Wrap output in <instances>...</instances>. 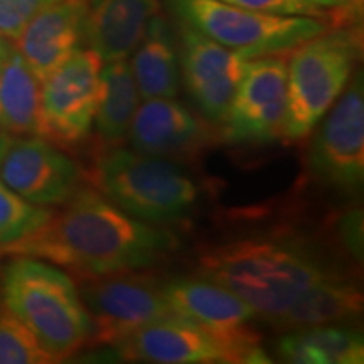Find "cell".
Wrapping results in <instances>:
<instances>
[{
    "label": "cell",
    "mask_w": 364,
    "mask_h": 364,
    "mask_svg": "<svg viewBox=\"0 0 364 364\" xmlns=\"http://www.w3.org/2000/svg\"><path fill=\"white\" fill-rule=\"evenodd\" d=\"M61 206L33 233L0 248V258H39L91 279L147 270L177 248L172 231L135 220L93 188H80Z\"/></svg>",
    "instance_id": "1"
},
{
    "label": "cell",
    "mask_w": 364,
    "mask_h": 364,
    "mask_svg": "<svg viewBox=\"0 0 364 364\" xmlns=\"http://www.w3.org/2000/svg\"><path fill=\"white\" fill-rule=\"evenodd\" d=\"M199 273L272 324L311 287L343 275L316 248L284 236L235 240L208 250L199 258Z\"/></svg>",
    "instance_id": "2"
},
{
    "label": "cell",
    "mask_w": 364,
    "mask_h": 364,
    "mask_svg": "<svg viewBox=\"0 0 364 364\" xmlns=\"http://www.w3.org/2000/svg\"><path fill=\"white\" fill-rule=\"evenodd\" d=\"M0 279L6 311L17 318L54 363L90 346L91 318L75 280L33 257H9Z\"/></svg>",
    "instance_id": "3"
},
{
    "label": "cell",
    "mask_w": 364,
    "mask_h": 364,
    "mask_svg": "<svg viewBox=\"0 0 364 364\" xmlns=\"http://www.w3.org/2000/svg\"><path fill=\"white\" fill-rule=\"evenodd\" d=\"M83 177L90 188L127 215L154 226L186 220L199 198L193 177L174 161L145 156L122 145L97 149Z\"/></svg>",
    "instance_id": "4"
},
{
    "label": "cell",
    "mask_w": 364,
    "mask_h": 364,
    "mask_svg": "<svg viewBox=\"0 0 364 364\" xmlns=\"http://www.w3.org/2000/svg\"><path fill=\"white\" fill-rule=\"evenodd\" d=\"M359 53L361 41L354 31L322 33L290 49L284 142L312 134L351 81Z\"/></svg>",
    "instance_id": "5"
},
{
    "label": "cell",
    "mask_w": 364,
    "mask_h": 364,
    "mask_svg": "<svg viewBox=\"0 0 364 364\" xmlns=\"http://www.w3.org/2000/svg\"><path fill=\"white\" fill-rule=\"evenodd\" d=\"M174 9L184 24L248 59L290 51L327 31L316 17L248 11L220 0H174Z\"/></svg>",
    "instance_id": "6"
},
{
    "label": "cell",
    "mask_w": 364,
    "mask_h": 364,
    "mask_svg": "<svg viewBox=\"0 0 364 364\" xmlns=\"http://www.w3.org/2000/svg\"><path fill=\"white\" fill-rule=\"evenodd\" d=\"M80 295L91 318L90 346H112L142 327L174 316L162 284L147 270L83 279Z\"/></svg>",
    "instance_id": "7"
},
{
    "label": "cell",
    "mask_w": 364,
    "mask_h": 364,
    "mask_svg": "<svg viewBox=\"0 0 364 364\" xmlns=\"http://www.w3.org/2000/svg\"><path fill=\"white\" fill-rule=\"evenodd\" d=\"M103 59L93 49H76L41 81L39 136L58 147L73 150L83 145L93 130Z\"/></svg>",
    "instance_id": "8"
},
{
    "label": "cell",
    "mask_w": 364,
    "mask_h": 364,
    "mask_svg": "<svg viewBox=\"0 0 364 364\" xmlns=\"http://www.w3.org/2000/svg\"><path fill=\"white\" fill-rule=\"evenodd\" d=\"M287 113V59L280 54L250 58L226 115L218 124L230 145L282 140Z\"/></svg>",
    "instance_id": "9"
},
{
    "label": "cell",
    "mask_w": 364,
    "mask_h": 364,
    "mask_svg": "<svg viewBox=\"0 0 364 364\" xmlns=\"http://www.w3.org/2000/svg\"><path fill=\"white\" fill-rule=\"evenodd\" d=\"M346 88L321 120L309 149L307 167L327 188L356 193L364 181L363 76L353 75Z\"/></svg>",
    "instance_id": "10"
},
{
    "label": "cell",
    "mask_w": 364,
    "mask_h": 364,
    "mask_svg": "<svg viewBox=\"0 0 364 364\" xmlns=\"http://www.w3.org/2000/svg\"><path fill=\"white\" fill-rule=\"evenodd\" d=\"M164 295L176 316L193 321L235 349L240 363H270L262 338L250 327L257 314L231 290L204 277L174 279L162 284Z\"/></svg>",
    "instance_id": "11"
},
{
    "label": "cell",
    "mask_w": 364,
    "mask_h": 364,
    "mask_svg": "<svg viewBox=\"0 0 364 364\" xmlns=\"http://www.w3.org/2000/svg\"><path fill=\"white\" fill-rule=\"evenodd\" d=\"M83 171L44 136H14L0 164V181L41 208L65 204L81 188Z\"/></svg>",
    "instance_id": "12"
},
{
    "label": "cell",
    "mask_w": 364,
    "mask_h": 364,
    "mask_svg": "<svg viewBox=\"0 0 364 364\" xmlns=\"http://www.w3.org/2000/svg\"><path fill=\"white\" fill-rule=\"evenodd\" d=\"M247 61L194 27H181V80L203 117L216 127L230 108Z\"/></svg>",
    "instance_id": "13"
},
{
    "label": "cell",
    "mask_w": 364,
    "mask_h": 364,
    "mask_svg": "<svg viewBox=\"0 0 364 364\" xmlns=\"http://www.w3.org/2000/svg\"><path fill=\"white\" fill-rule=\"evenodd\" d=\"M125 361L156 364H240L230 344L181 316H169L142 327L115 346Z\"/></svg>",
    "instance_id": "14"
},
{
    "label": "cell",
    "mask_w": 364,
    "mask_h": 364,
    "mask_svg": "<svg viewBox=\"0 0 364 364\" xmlns=\"http://www.w3.org/2000/svg\"><path fill=\"white\" fill-rule=\"evenodd\" d=\"M127 140L145 156L188 161L204 152L216 135L206 118L194 115L176 98H149L136 108Z\"/></svg>",
    "instance_id": "15"
},
{
    "label": "cell",
    "mask_w": 364,
    "mask_h": 364,
    "mask_svg": "<svg viewBox=\"0 0 364 364\" xmlns=\"http://www.w3.org/2000/svg\"><path fill=\"white\" fill-rule=\"evenodd\" d=\"M88 0H56L27 22L14 43L39 81L78 49L85 36Z\"/></svg>",
    "instance_id": "16"
},
{
    "label": "cell",
    "mask_w": 364,
    "mask_h": 364,
    "mask_svg": "<svg viewBox=\"0 0 364 364\" xmlns=\"http://www.w3.org/2000/svg\"><path fill=\"white\" fill-rule=\"evenodd\" d=\"M159 7V0H88L83 41L103 63L127 59Z\"/></svg>",
    "instance_id": "17"
},
{
    "label": "cell",
    "mask_w": 364,
    "mask_h": 364,
    "mask_svg": "<svg viewBox=\"0 0 364 364\" xmlns=\"http://www.w3.org/2000/svg\"><path fill=\"white\" fill-rule=\"evenodd\" d=\"M363 306V290L356 282L338 275L311 287L273 322V326L282 331H297L343 324L361 316Z\"/></svg>",
    "instance_id": "18"
},
{
    "label": "cell",
    "mask_w": 364,
    "mask_h": 364,
    "mask_svg": "<svg viewBox=\"0 0 364 364\" xmlns=\"http://www.w3.org/2000/svg\"><path fill=\"white\" fill-rule=\"evenodd\" d=\"M130 68L140 98H176L181 91V63L169 24L161 14L152 17L136 44Z\"/></svg>",
    "instance_id": "19"
},
{
    "label": "cell",
    "mask_w": 364,
    "mask_h": 364,
    "mask_svg": "<svg viewBox=\"0 0 364 364\" xmlns=\"http://www.w3.org/2000/svg\"><path fill=\"white\" fill-rule=\"evenodd\" d=\"M139 105L140 93L130 63L127 59L103 63L102 90L93 122L97 149L117 147L125 142Z\"/></svg>",
    "instance_id": "20"
},
{
    "label": "cell",
    "mask_w": 364,
    "mask_h": 364,
    "mask_svg": "<svg viewBox=\"0 0 364 364\" xmlns=\"http://www.w3.org/2000/svg\"><path fill=\"white\" fill-rule=\"evenodd\" d=\"M277 354L295 364H363L364 341L343 324L289 331L277 344Z\"/></svg>",
    "instance_id": "21"
},
{
    "label": "cell",
    "mask_w": 364,
    "mask_h": 364,
    "mask_svg": "<svg viewBox=\"0 0 364 364\" xmlns=\"http://www.w3.org/2000/svg\"><path fill=\"white\" fill-rule=\"evenodd\" d=\"M41 81L14 49L0 70V129L12 135H39Z\"/></svg>",
    "instance_id": "22"
},
{
    "label": "cell",
    "mask_w": 364,
    "mask_h": 364,
    "mask_svg": "<svg viewBox=\"0 0 364 364\" xmlns=\"http://www.w3.org/2000/svg\"><path fill=\"white\" fill-rule=\"evenodd\" d=\"M49 216L48 208L26 201L0 181V248L33 233Z\"/></svg>",
    "instance_id": "23"
},
{
    "label": "cell",
    "mask_w": 364,
    "mask_h": 364,
    "mask_svg": "<svg viewBox=\"0 0 364 364\" xmlns=\"http://www.w3.org/2000/svg\"><path fill=\"white\" fill-rule=\"evenodd\" d=\"M46 354L31 332L0 304V364H49Z\"/></svg>",
    "instance_id": "24"
},
{
    "label": "cell",
    "mask_w": 364,
    "mask_h": 364,
    "mask_svg": "<svg viewBox=\"0 0 364 364\" xmlns=\"http://www.w3.org/2000/svg\"><path fill=\"white\" fill-rule=\"evenodd\" d=\"M56 0H0V34L16 41L36 14Z\"/></svg>",
    "instance_id": "25"
},
{
    "label": "cell",
    "mask_w": 364,
    "mask_h": 364,
    "mask_svg": "<svg viewBox=\"0 0 364 364\" xmlns=\"http://www.w3.org/2000/svg\"><path fill=\"white\" fill-rule=\"evenodd\" d=\"M248 11L282 14V16H306L322 19L326 16L324 9L316 6L311 0H220Z\"/></svg>",
    "instance_id": "26"
},
{
    "label": "cell",
    "mask_w": 364,
    "mask_h": 364,
    "mask_svg": "<svg viewBox=\"0 0 364 364\" xmlns=\"http://www.w3.org/2000/svg\"><path fill=\"white\" fill-rule=\"evenodd\" d=\"M12 51H14V48L9 44V39H6L2 34H0V70H2L4 65H6L7 59L11 58Z\"/></svg>",
    "instance_id": "27"
},
{
    "label": "cell",
    "mask_w": 364,
    "mask_h": 364,
    "mask_svg": "<svg viewBox=\"0 0 364 364\" xmlns=\"http://www.w3.org/2000/svg\"><path fill=\"white\" fill-rule=\"evenodd\" d=\"M12 140H14L12 134H9V132L0 129V164H2L4 157H6V154H7L9 147H11Z\"/></svg>",
    "instance_id": "28"
},
{
    "label": "cell",
    "mask_w": 364,
    "mask_h": 364,
    "mask_svg": "<svg viewBox=\"0 0 364 364\" xmlns=\"http://www.w3.org/2000/svg\"><path fill=\"white\" fill-rule=\"evenodd\" d=\"M311 2L316 4V6L322 7V9H329V7H341V4L338 0H311Z\"/></svg>",
    "instance_id": "29"
},
{
    "label": "cell",
    "mask_w": 364,
    "mask_h": 364,
    "mask_svg": "<svg viewBox=\"0 0 364 364\" xmlns=\"http://www.w3.org/2000/svg\"><path fill=\"white\" fill-rule=\"evenodd\" d=\"M338 2L341 4V6H344V4H346V2H348V0H338Z\"/></svg>",
    "instance_id": "30"
}]
</instances>
